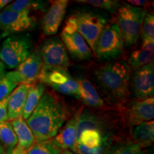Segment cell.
I'll return each mask as SVG.
<instances>
[{"mask_svg":"<svg viewBox=\"0 0 154 154\" xmlns=\"http://www.w3.org/2000/svg\"><path fill=\"white\" fill-rule=\"evenodd\" d=\"M66 106L59 97L45 92L36 109L26 122L35 141H43L55 137L69 118Z\"/></svg>","mask_w":154,"mask_h":154,"instance_id":"6da1fadb","label":"cell"},{"mask_svg":"<svg viewBox=\"0 0 154 154\" xmlns=\"http://www.w3.org/2000/svg\"><path fill=\"white\" fill-rule=\"evenodd\" d=\"M131 70L127 62L115 61L105 63L93 72L94 80L102 99L113 107H123L129 96Z\"/></svg>","mask_w":154,"mask_h":154,"instance_id":"7a4b0ae2","label":"cell"},{"mask_svg":"<svg viewBox=\"0 0 154 154\" xmlns=\"http://www.w3.org/2000/svg\"><path fill=\"white\" fill-rule=\"evenodd\" d=\"M146 14V9L134 7L127 3L120 6L117 11L116 24L126 47H131L137 44Z\"/></svg>","mask_w":154,"mask_h":154,"instance_id":"3957f363","label":"cell"},{"mask_svg":"<svg viewBox=\"0 0 154 154\" xmlns=\"http://www.w3.org/2000/svg\"><path fill=\"white\" fill-rule=\"evenodd\" d=\"M32 47L29 34L7 36L0 48V61L8 69H17L32 53Z\"/></svg>","mask_w":154,"mask_h":154,"instance_id":"277c9868","label":"cell"},{"mask_svg":"<svg viewBox=\"0 0 154 154\" xmlns=\"http://www.w3.org/2000/svg\"><path fill=\"white\" fill-rule=\"evenodd\" d=\"M74 15L76 20L78 32L94 52L98 38L108 24L107 17L90 10L78 11Z\"/></svg>","mask_w":154,"mask_h":154,"instance_id":"5b68a950","label":"cell"},{"mask_svg":"<svg viewBox=\"0 0 154 154\" xmlns=\"http://www.w3.org/2000/svg\"><path fill=\"white\" fill-rule=\"evenodd\" d=\"M38 82L48 85L59 93L79 99V85L67 69L46 68L42 66Z\"/></svg>","mask_w":154,"mask_h":154,"instance_id":"8992f818","label":"cell"},{"mask_svg":"<svg viewBox=\"0 0 154 154\" xmlns=\"http://www.w3.org/2000/svg\"><path fill=\"white\" fill-rule=\"evenodd\" d=\"M124 42L116 23L107 24L100 34L94 53L100 59H112L124 51Z\"/></svg>","mask_w":154,"mask_h":154,"instance_id":"52a82bcc","label":"cell"},{"mask_svg":"<svg viewBox=\"0 0 154 154\" xmlns=\"http://www.w3.org/2000/svg\"><path fill=\"white\" fill-rule=\"evenodd\" d=\"M39 52L43 67L67 69L70 65L68 53L59 36H51L46 38Z\"/></svg>","mask_w":154,"mask_h":154,"instance_id":"ba28073f","label":"cell"},{"mask_svg":"<svg viewBox=\"0 0 154 154\" xmlns=\"http://www.w3.org/2000/svg\"><path fill=\"white\" fill-rule=\"evenodd\" d=\"M36 19L27 11H14L4 9L0 12V31L2 36H9L32 29L36 26Z\"/></svg>","mask_w":154,"mask_h":154,"instance_id":"9c48e42d","label":"cell"},{"mask_svg":"<svg viewBox=\"0 0 154 154\" xmlns=\"http://www.w3.org/2000/svg\"><path fill=\"white\" fill-rule=\"evenodd\" d=\"M42 66L41 54L38 50L31 53L14 71L6 73L5 75L18 85H32L38 82Z\"/></svg>","mask_w":154,"mask_h":154,"instance_id":"30bf717a","label":"cell"},{"mask_svg":"<svg viewBox=\"0 0 154 154\" xmlns=\"http://www.w3.org/2000/svg\"><path fill=\"white\" fill-rule=\"evenodd\" d=\"M123 116L126 126L131 128L153 121L154 98L136 100L126 103L123 106Z\"/></svg>","mask_w":154,"mask_h":154,"instance_id":"8fae6325","label":"cell"},{"mask_svg":"<svg viewBox=\"0 0 154 154\" xmlns=\"http://www.w3.org/2000/svg\"><path fill=\"white\" fill-rule=\"evenodd\" d=\"M132 91L137 100L153 97L154 66L153 62L134 71L131 76Z\"/></svg>","mask_w":154,"mask_h":154,"instance_id":"7c38bea8","label":"cell"},{"mask_svg":"<svg viewBox=\"0 0 154 154\" xmlns=\"http://www.w3.org/2000/svg\"><path fill=\"white\" fill-rule=\"evenodd\" d=\"M51 5L44 14L42 28L46 36H54L57 33L66 14L69 2L67 0L51 1Z\"/></svg>","mask_w":154,"mask_h":154,"instance_id":"4fadbf2b","label":"cell"},{"mask_svg":"<svg viewBox=\"0 0 154 154\" xmlns=\"http://www.w3.org/2000/svg\"><path fill=\"white\" fill-rule=\"evenodd\" d=\"M61 39L66 51L74 59L86 60L91 59L93 56L90 47L78 31L72 33L61 32Z\"/></svg>","mask_w":154,"mask_h":154,"instance_id":"5bb4252c","label":"cell"},{"mask_svg":"<svg viewBox=\"0 0 154 154\" xmlns=\"http://www.w3.org/2000/svg\"><path fill=\"white\" fill-rule=\"evenodd\" d=\"M83 108L84 107L80 108L79 110H77L72 117L67 120L66 124L61 127L57 136L51 139L61 151L70 150L76 143L77 121Z\"/></svg>","mask_w":154,"mask_h":154,"instance_id":"9a60e30c","label":"cell"},{"mask_svg":"<svg viewBox=\"0 0 154 154\" xmlns=\"http://www.w3.org/2000/svg\"><path fill=\"white\" fill-rule=\"evenodd\" d=\"M29 86L26 84H19L9 95L7 104L9 121L22 117Z\"/></svg>","mask_w":154,"mask_h":154,"instance_id":"2e32d148","label":"cell"},{"mask_svg":"<svg viewBox=\"0 0 154 154\" xmlns=\"http://www.w3.org/2000/svg\"><path fill=\"white\" fill-rule=\"evenodd\" d=\"M76 80L79 85V99L84 104L94 109L106 107L105 102L89 80L83 77L76 79Z\"/></svg>","mask_w":154,"mask_h":154,"instance_id":"e0dca14e","label":"cell"},{"mask_svg":"<svg viewBox=\"0 0 154 154\" xmlns=\"http://www.w3.org/2000/svg\"><path fill=\"white\" fill-rule=\"evenodd\" d=\"M154 42H145L140 48L134 50L131 54L127 63L131 70L135 71L140 67L153 62Z\"/></svg>","mask_w":154,"mask_h":154,"instance_id":"ac0fdd59","label":"cell"},{"mask_svg":"<svg viewBox=\"0 0 154 154\" xmlns=\"http://www.w3.org/2000/svg\"><path fill=\"white\" fill-rule=\"evenodd\" d=\"M154 140V121H147L132 127L131 140L140 149L149 147Z\"/></svg>","mask_w":154,"mask_h":154,"instance_id":"d6986e66","label":"cell"},{"mask_svg":"<svg viewBox=\"0 0 154 154\" xmlns=\"http://www.w3.org/2000/svg\"><path fill=\"white\" fill-rule=\"evenodd\" d=\"M9 122L17 137V145L26 151L35 142V139L26 121L22 117H19Z\"/></svg>","mask_w":154,"mask_h":154,"instance_id":"ffe728a7","label":"cell"},{"mask_svg":"<svg viewBox=\"0 0 154 154\" xmlns=\"http://www.w3.org/2000/svg\"><path fill=\"white\" fill-rule=\"evenodd\" d=\"M45 85L40 82H36L29 86L22 114V118L24 120H26L36 109L42 96L45 93Z\"/></svg>","mask_w":154,"mask_h":154,"instance_id":"44dd1931","label":"cell"},{"mask_svg":"<svg viewBox=\"0 0 154 154\" xmlns=\"http://www.w3.org/2000/svg\"><path fill=\"white\" fill-rule=\"evenodd\" d=\"M0 144L5 154H9L18 144V140L9 121L0 123Z\"/></svg>","mask_w":154,"mask_h":154,"instance_id":"7402d4cb","label":"cell"},{"mask_svg":"<svg viewBox=\"0 0 154 154\" xmlns=\"http://www.w3.org/2000/svg\"><path fill=\"white\" fill-rule=\"evenodd\" d=\"M47 2L38 1V0H17L12 2L5 9L14 11H47Z\"/></svg>","mask_w":154,"mask_h":154,"instance_id":"603a6c76","label":"cell"},{"mask_svg":"<svg viewBox=\"0 0 154 154\" xmlns=\"http://www.w3.org/2000/svg\"><path fill=\"white\" fill-rule=\"evenodd\" d=\"M62 151L53 143L51 139L43 141H35L26 154H61Z\"/></svg>","mask_w":154,"mask_h":154,"instance_id":"cb8c5ba5","label":"cell"},{"mask_svg":"<svg viewBox=\"0 0 154 154\" xmlns=\"http://www.w3.org/2000/svg\"><path fill=\"white\" fill-rule=\"evenodd\" d=\"M140 36L143 42H154V16L146 14L140 29Z\"/></svg>","mask_w":154,"mask_h":154,"instance_id":"d4e9b609","label":"cell"},{"mask_svg":"<svg viewBox=\"0 0 154 154\" xmlns=\"http://www.w3.org/2000/svg\"><path fill=\"white\" fill-rule=\"evenodd\" d=\"M79 3L86 4L95 8L105 9L110 12H115L118 11L121 5L118 1L113 0H79Z\"/></svg>","mask_w":154,"mask_h":154,"instance_id":"484cf974","label":"cell"},{"mask_svg":"<svg viewBox=\"0 0 154 154\" xmlns=\"http://www.w3.org/2000/svg\"><path fill=\"white\" fill-rule=\"evenodd\" d=\"M18 84L5 76L0 80V101L9 97Z\"/></svg>","mask_w":154,"mask_h":154,"instance_id":"4316f807","label":"cell"},{"mask_svg":"<svg viewBox=\"0 0 154 154\" xmlns=\"http://www.w3.org/2000/svg\"><path fill=\"white\" fill-rule=\"evenodd\" d=\"M141 151V149L129 140L124 142L113 152L112 154H137Z\"/></svg>","mask_w":154,"mask_h":154,"instance_id":"83f0119b","label":"cell"},{"mask_svg":"<svg viewBox=\"0 0 154 154\" xmlns=\"http://www.w3.org/2000/svg\"><path fill=\"white\" fill-rule=\"evenodd\" d=\"M76 31H78V28H77L76 18H75L74 15H71L67 19L62 32H66V33H72V32H76Z\"/></svg>","mask_w":154,"mask_h":154,"instance_id":"f1b7e54d","label":"cell"},{"mask_svg":"<svg viewBox=\"0 0 154 154\" xmlns=\"http://www.w3.org/2000/svg\"><path fill=\"white\" fill-rule=\"evenodd\" d=\"M9 97L0 101V123L9 121L7 115V104H8Z\"/></svg>","mask_w":154,"mask_h":154,"instance_id":"f546056e","label":"cell"},{"mask_svg":"<svg viewBox=\"0 0 154 154\" xmlns=\"http://www.w3.org/2000/svg\"><path fill=\"white\" fill-rule=\"evenodd\" d=\"M127 2H128L127 4H128V5L143 9L147 8L149 6L151 5L150 2L145 1V0H129V1H127Z\"/></svg>","mask_w":154,"mask_h":154,"instance_id":"4dcf8cb0","label":"cell"},{"mask_svg":"<svg viewBox=\"0 0 154 154\" xmlns=\"http://www.w3.org/2000/svg\"><path fill=\"white\" fill-rule=\"evenodd\" d=\"M26 150H24V149H22V147H20V146L17 145L16 147H15V149L11 151V153L9 154H26Z\"/></svg>","mask_w":154,"mask_h":154,"instance_id":"1f68e13d","label":"cell"},{"mask_svg":"<svg viewBox=\"0 0 154 154\" xmlns=\"http://www.w3.org/2000/svg\"><path fill=\"white\" fill-rule=\"evenodd\" d=\"M6 74V66L5 64L0 61V80L5 76Z\"/></svg>","mask_w":154,"mask_h":154,"instance_id":"d6a6232c","label":"cell"},{"mask_svg":"<svg viewBox=\"0 0 154 154\" xmlns=\"http://www.w3.org/2000/svg\"><path fill=\"white\" fill-rule=\"evenodd\" d=\"M11 2L12 1H10V0H0V11L5 9L7 6H8Z\"/></svg>","mask_w":154,"mask_h":154,"instance_id":"836d02e7","label":"cell"},{"mask_svg":"<svg viewBox=\"0 0 154 154\" xmlns=\"http://www.w3.org/2000/svg\"><path fill=\"white\" fill-rule=\"evenodd\" d=\"M61 154H75L73 153L72 151H71L70 150H64V151H62L61 152Z\"/></svg>","mask_w":154,"mask_h":154,"instance_id":"e575fe53","label":"cell"},{"mask_svg":"<svg viewBox=\"0 0 154 154\" xmlns=\"http://www.w3.org/2000/svg\"><path fill=\"white\" fill-rule=\"evenodd\" d=\"M0 154H5V153H4L2 147V146H1V144H0Z\"/></svg>","mask_w":154,"mask_h":154,"instance_id":"d590c367","label":"cell"},{"mask_svg":"<svg viewBox=\"0 0 154 154\" xmlns=\"http://www.w3.org/2000/svg\"><path fill=\"white\" fill-rule=\"evenodd\" d=\"M137 154H143V153H142V151H140L139 153H138Z\"/></svg>","mask_w":154,"mask_h":154,"instance_id":"8d00e7d4","label":"cell"},{"mask_svg":"<svg viewBox=\"0 0 154 154\" xmlns=\"http://www.w3.org/2000/svg\"><path fill=\"white\" fill-rule=\"evenodd\" d=\"M0 48H1V47H0Z\"/></svg>","mask_w":154,"mask_h":154,"instance_id":"74e56055","label":"cell"}]
</instances>
